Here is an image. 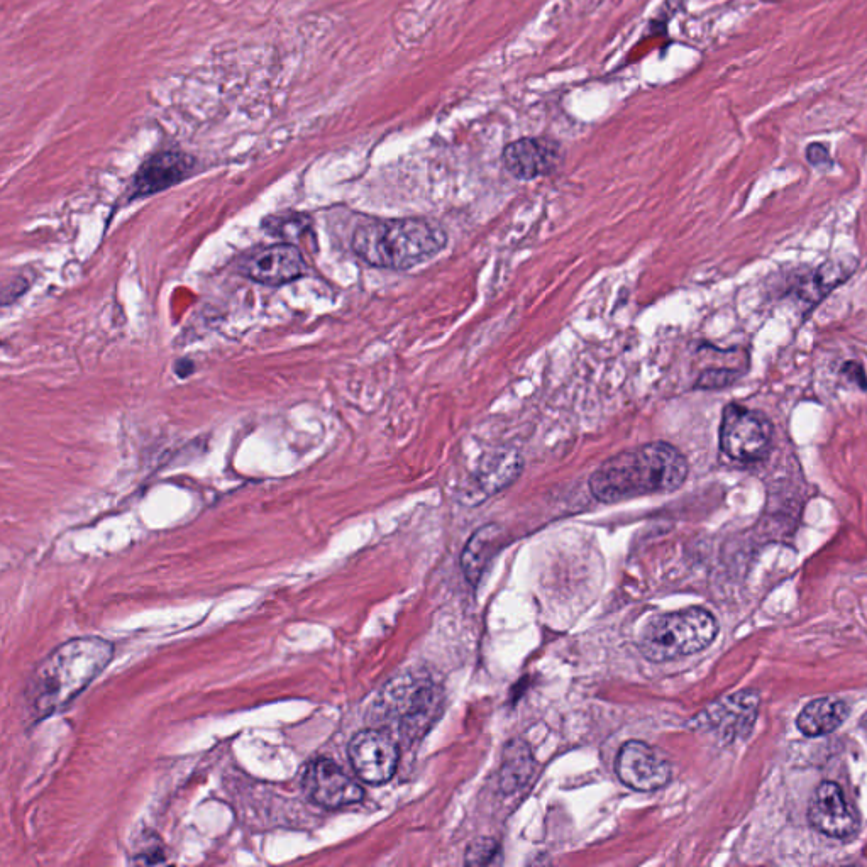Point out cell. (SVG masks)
<instances>
[{"instance_id":"ffe728a7","label":"cell","mask_w":867,"mask_h":867,"mask_svg":"<svg viewBox=\"0 0 867 867\" xmlns=\"http://www.w3.org/2000/svg\"><path fill=\"white\" fill-rule=\"evenodd\" d=\"M739 375L740 373H737V371L734 370L705 371V373L700 376L698 383H696V387L707 388V390L729 387V385H732V383L739 378Z\"/></svg>"},{"instance_id":"7a4b0ae2","label":"cell","mask_w":867,"mask_h":867,"mask_svg":"<svg viewBox=\"0 0 867 867\" xmlns=\"http://www.w3.org/2000/svg\"><path fill=\"white\" fill-rule=\"evenodd\" d=\"M690 466L685 454L668 442H649L607 459L590 478L598 502H624L629 498L668 493L685 485Z\"/></svg>"},{"instance_id":"9c48e42d","label":"cell","mask_w":867,"mask_h":867,"mask_svg":"<svg viewBox=\"0 0 867 867\" xmlns=\"http://www.w3.org/2000/svg\"><path fill=\"white\" fill-rule=\"evenodd\" d=\"M759 710V695L752 690L725 696L693 718L695 729L708 730L725 740L744 739L752 730Z\"/></svg>"},{"instance_id":"d6986e66","label":"cell","mask_w":867,"mask_h":867,"mask_svg":"<svg viewBox=\"0 0 867 867\" xmlns=\"http://www.w3.org/2000/svg\"><path fill=\"white\" fill-rule=\"evenodd\" d=\"M502 851L495 839H480L473 842L466 851V862L471 866H486L500 861Z\"/></svg>"},{"instance_id":"44dd1931","label":"cell","mask_w":867,"mask_h":867,"mask_svg":"<svg viewBox=\"0 0 867 867\" xmlns=\"http://www.w3.org/2000/svg\"><path fill=\"white\" fill-rule=\"evenodd\" d=\"M807 160L810 161V165L817 166V168L832 163V160H830L829 150L820 143H813L808 146Z\"/></svg>"},{"instance_id":"8992f818","label":"cell","mask_w":867,"mask_h":867,"mask_svg":"<svg viewBox=\"0 0 867 867\" xmlns=\"http://www.w3.org/2000/svg\"><path fill=\"white\" fill-rule=\"evenodd\" d=\"M348 754L356 774L370 785L387 783L397 771V742L382 730L368 729L354 735Z\"/></svg>"},{"instance_id":"4fadbf2b","label":"cell","mask_w":867,"mask_h":867,"mask_svg":"<svg viewBox=\"0 0 867 867\" xmlns=\"http://www.w3.org/2000/svg\"><path fill=\"white\" fill-rule=\"evenodd\" d=\"M195 160L180 150H161L151 155L139 168L129 188L131 199H141L163 192L190 177Z\"/></svg>"},{"instance_id":"6da1fadb","label":"cell","mask_w":867,"mask_h":867,"mask_svg":"<svg viewBox=\"0 0 867 867\" xmlns=\"http://www.w3.org/2000/svg\"><path fill=\"white\" fill-rule=\"evenodd\" d=\"M114 647L100 637L61 644L36 666L24 690L29 718L43 720L67 707L111 663Z\"/></svg>"},{"instance_id":"ba28073f","label":"cell","mask_w":867,"mask_h":867,"mask_svg":"<svg viewBox=\"0 0 867 867\" xmlns=\"http://www.w3.org/2000/svg\"><path fill=\"white\" fill-rule=\"evenodd\" d=\"M808 822L818 834L847 840L859 830V815L835 781H823L808 805Z\"/></svg>"},{"instance_id":"9a60e30c","label":"cell","mask_w":867,"mask_h":867,"mask_svg":"<svg viewBox=\"0 0 867 867\" xmlns=\"http://www.w3.org/2000/svg\"><path fill=\"white\" fill-rule=\"evenodd\" d=\"M851 708L840 698H818L808 703L796 718V727L807 737H822L839 729L849 718Z\"/></svg>"},{"instance_id":"277c9868","label":"cell","mask_w":867,"mask_h":867,"mask_svg":"<svg viewBox=\"0 0 867 867\" xmlns=\"http://www.w3.org/2000/svg\"><path fill=\"white\" fill-rule=\"evenodd\" d=\"M718 634V622L705 608H686L664 613L647 622L642 630L641 652L652 663L686 658L707 649Z\"/></svg>"},{"instance_id":"8fae6325","label":"cell","mask_w":867,"mask_h":867,"mask_svg":"<svg viewBox=\"0 0 867 867\" xmlns=\"http://www.w3.org/2000/svg\"><path fill=\"white\" fill-rule=\"evenodd\" d=\"M503 165L517 180L531 182L556 172L563 163V148L553 139H517L503 150Z\"/></svg>"},{"instance_id":"2e32d148","label":"cell","mask_w":867,"mask_h":867,"mask_svg":"<svg viewBox=\"0 0 867 867\" xmlns=\"http://www.w3.org/2000/svg\"><path fill=\"white\" fill-rule=\"evenodd\" d=\"M503 544L502 527L497 524H488L481 527L471 536L468 544L464 546L461 554V568H463L466 580L471 585H478L481 576L485 573L486 566L492 561L493 556Z\"/></svg>"},{"instance_id":"ac0fdd59","label":"cell","mask_w":867,"mask_h":867,"mask_svg":"<svg viewBox=\"0 0 867 867\" xmlns=\"http://www.w3.org/2000/svg\"><path fill=\"white\" fill-rule=\"evenodd\" d=\"M310 226H312L310 217L297 212L271 216L263 222L266 232L285 239H299L304 232L309 231Z\"/></svg>"},{"instance_id":"5b68a950","label":"cell","mask_w":867,"mask_h":867,"mask_svg":"<svg viewBox=\"0 0 867 867\" xmlns=\"http://www.w3.org/2000/svg\"><path fill=\"white\" fill-rule=\"evenodd\" d=\"M773 446V424L766 415L744 405L730 404L720 424V451L735 463L763 461Z\"/></svg>"},{"instance_id":"52a82bcc","label":"cell","mask_w":867,"mask_h":867,"mask_svg":"<svg viewBox=\"0 0 867 867\" xmlns=\"http://www.w3.org/2000/svg\"><path fill=\"white\" fill-rule=\"evenodd\" d=\"M302 790L315 805L341 808L363 800L365 791L331 759H315L302 774Z\"/></svg>"},{"instance_id":"e0dca14e","label":"cell","mask_w":867,"mask_h":867,"mask_svg":"<svg viewBox=\"0 0 867 867\" xmlns=\"http://www.w3.org/2000/svg\"><path fill=\"white\" fill-rule=\"evenodd\" d=\"M534 771V757L531 747L524 740H512L503 752L500 769V786L505 793L519 790L531 778Z\"/></svg>"},{"instance_id":"3957f363","label":"cell","mask_w":867,"mask_h":867,"mask_svg":"<svg viewBox=\"0 0 867 867\" xmlns=\"http://www.w3.org/2000/svg\"><path fill=\"white\" fill-rule=\"evenodd\" d=\"M351 246L368 265L409 270L439 255L448 246V232L426 217L370 221L354 231Z\"/></svg>"},{"instance_id":"7402d4cb","label":"cell","mask_w":867,"mask_h":867,"mask_svg":"<svg viewBox=\"0 0 867 867\" xmlns=\"http://www.w3.org/2000/svg\"><path fill=\"white\" fill-rule=\"evenodd\" d=\"M844 375L849 376L852 382L857 383L859 387L866 388V376H864V371H862L861 366L856 365V363H849V365H845Z\"/></svg>"},{"instance_id":"7c38bea8","label":"cell","mask_w":867,"mask_h":867,"mask_svg":"<svg viewBox=\"0 0 867 867\" xmlns=\"http://www.w3.org/2000/svg\"><path fill=\"white\" fill-rule=\"evenodd\" d=\"M305 270L304 256L293 244L287 243L253 251L241 263L246 277L270 287L295 282Z\"/></svg>"},{"instance_id":"603a6c76","label":"cell","mask_w":867,"mask_h":867,"mask_svg":"<svg viewBox=\"0 0 867 867\" xmlns=\"http://www.w3.org/2000/svg\"><path fill=\"white\" fill-rule=\"evenodd\" d=\"M686 2L688 0H668V6L673 9V11H680L683 7L686 6Z\"/></svg>"},{"instance_id":"5bb4252c","label":"cell","mask_w":867,"mask_h":867,"mask_svg":"<svg viewBox=\"0 0 867 867\" xmlns=\"http://www.w3.org/2000/svg\"><path fill=\"white\" fill-rule=\"evenodd\" d=\"M520 470H522V459L515 451L505 449V451H497V453L486 456L481 461L480 468L476 471L468 490H466V497H464L466 502L464 503L473 505V503H480L485 498L492 497L495 493L503 490L505 486L514 483Z\"/></svg>"},{"instance_id":"30bf717a","label":"cell","mask_w":867,"mask_h":867,"mask_svg":"<svg viewBox=\"0 0 867 867\" xmlns=\"http://www.w3.org/2000/svg\"><path fill=\"white\" fill-rule=\"evenodd\" d=\"M615 771L620 781L634 791H656L668 785L671 766L654 747L641 740H629L620 747Z\"/></svg>"}]
</instances>
